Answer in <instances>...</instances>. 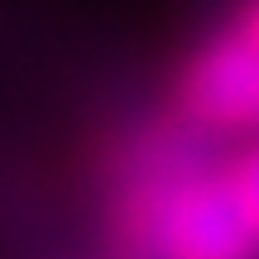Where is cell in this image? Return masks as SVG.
<instances>
[{"label": "cell", "instance_id": "2", "mask_svg": "<svg viewBox=\"0 0 259 259\" xmlns=\"http://www.w3.org/2000/svg\"><path fill=\"white\" fill-rule=\"evenodd\" d=\"M183 101L202 120L254 125L259 120V34L206 48L183 82Z\"/></svg>", "mask_w": 259, "mask_h": 259}, {"label": "cell", "instance_id": "3", "mask_svg": "<svg viewBox=\"0 0 259 259\" xmlns=\"http://www.w3.org/2000/svg\"><path fill=\"white\" fill-rule=\"evenodd\" d=\"M235 187H240V197H245V206H250V221H254V231H259V149L250 158H245L240 168H235Z\"/></svg>", "mask_w": 259, "mask_h": 259}, {"label": "cell", "instance_id": "1", "mask_svg": "<svg viewBox=\"0 0 259 259\" xmlns=\"http://www.w3.org/2000/svg\"><path fill=\"white\" fill-rule=\"evenodd\" d=\"M149 240L163 259H250L259 231L235 178H192L158 197Z\"/></svg>", "mask_w": 259, "mask_h": 259}]
</instances>
